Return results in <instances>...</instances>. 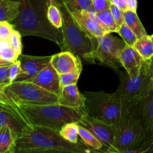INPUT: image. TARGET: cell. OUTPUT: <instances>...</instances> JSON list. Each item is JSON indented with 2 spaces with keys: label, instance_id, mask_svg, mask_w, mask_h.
<instances>
[{
  "label": "cell",
  "instance_id": "6",
  "mask_svg": "<svg viewBox=\"0 0 153 153\" xmlns=\"http://www.w3.org/2000/svg\"><path fill=\"white\" fill-rule=\"evenodd\" d=\"M120 79L114 97L123 105L131 106L148 95L153 88V76L149 62L143 64L140 73L130 76L126 70H116Z\"/></svg>",
  "mask_w": 153,
  "mask_h": 153
},
{
  "label": "cell",
  "instance_id": "37",
  "mask_svg": "<svg viewBox=\"0 0 153 153\" xmlns=\"http://www.w3.org/2000/svg\"><path fill=\"white\" fill-rule=\"evenodd\" d=\"M110 0H92L93 8L96 12H102L110 9Z\"/></svg>",
  "mask_w": 153,
  "mask_h": 153
},
{
  "label": "cell",
  "instance_id": "30",
  "mask_svg": "<svg viewBox=\"0 0 153 153\" xmlns=\"http://www.w3.org/2000/svg\"><path fill=\"white\" fill-rule=\"evenodd\" d=\"M82 66L78 67L76 70H73L71 72L59 75V82L61 88L64 86H67V85L77 84L79 76H80L81 73H82Z\"/></svg>",
  "mask_w": 153,
  "mask_h": 153
},
{
  "label": "cell",
  "instance_id": "38",
  "mask_svg": "<svg viewBox=\"0 0 153 153\" xmlns=\"http://www.w3.org/2000/svg\"><path fill=\"white\" fill-rule=\"evenodd\" d=\"M111 3L114 5L117 6L120 9H122L123 11L128 10L127 7V0H110Z\"/></svg>",
  "mask_w": 153,
  "mask_h": 153
},
{
  "label": "cell",
  "instance_id": "1",
  "mask_svg": "<svg viewBox=\"0 0 153 153\" xmlns=\"http://www.w3.org/2000/svg\"><path fill=\"white\" fill-rule=\"evenodd\" d=\"M95 151L90 149L82 141L72 143L60 134L59 131L39 126H27L18 136L14 152H64L88 153Z\"/></svg>",
  "mask_w": 153,
  "mask_h": 153
},
{
  "label": "cell",
  "instance_id": "2",
  "mask_svg": "<svg viewBox=\"0 0 153 153\" xmlns=\"http://www.w3.org/2000/svg\"><path fill=\"white\" fill-rule=\"evenodd\" d=\"M19 13L10 23L21 35L35 36L53 42L61 47L63 34L61 29L55 28L47 17L46 0H17Z\"/></svg>",
  "mask_w": 153,
  "mask_h": 153
},
{
  "label": "cell",
  "instance_id": "29",
  "mask_svg": "<svg viewBox=\"0 0 153 153\" xmlns=\"http://www.w3.org/2000/svg\"><path fill=\"white\" fill-rule=\"evenodd\" d=\"M47 17L49 22L55 28L61 29L63 25V15L59 6L55 4L48 5Z\"/></svg>",
  "mask_w": 153,
  "mask_h": 153
},
{
  "label": "cell",
  "instance_id": "24",
  "mask_svg": "<svg viewBox=\"0 0 153 153\" xmlns=\"http://www.w3.org/2000/svg\"><path fill=\"white\" fill-rule=\"evenodd\" d=\"M79 136L82 141L86 146L94 149L95 152H104V147L101 142L88 129L82 126L79 125Z\"/></svg>",
  "mask_w": 153,
  "mask_h": 153
},
{
  "label": "cell",
  "instance_id": "26",
  "mask_svg": "<svg viewBox=\"0 0 153 153\" xmlns=\"http://www.w3.org/2000/svg\"><path fill=\"white\" fill-rule=\"evenodd\" d=\"M79 124L76 122L65 124L59 131L61 135L67 141L72 143H78L79 141Z\"/></svg>",
  "mask_w": 153,
  "mask_h": 153
},
{
  "label": "cell",
  "instance_id": "45",
  "mask_svg": "<svg viewBox=\"0 0 153 153\" xmlns=\"http://www.w3.org/2000/svg\"><path fill=\"white\" fill-rule=\"evenodd\" d=\"M4 1V0H0V1Z\"/></svg>",
  "mask_w": 153,
  "mask_h": 153
},
{
  "label": "cell",
  "instance_id": "8",
  "mask_svg": "<svg viewBox=\"0 0 153 153\" xmlns=\"http://www.w3.org/2000/svg\"><path fill=\"white\" fill-rule=\"evenodd\" d=\"M6 93L20 105H41L58 103V96L28 82H16L4 87Z\"/></svg>",
  "mask_w": 153,
  "mask_h": 153
},
{
  "label": "cell",
  "instance_id": "11",
  "mask_svg": "<svg viewBox=\"0 0 153 153\" xmlns=\"http://www.w3.org/2000/svg\"><path fill=\"white\" fill-rule=\"evenodd\" d=\"M52 56H33L22 55L19 57L21 73L14 82H23L35 76L39 72L50 64Z\"/></svg>",
  "mask_w": 153,
  "mask_h": 153
},
{
  "label": "cell",
  "instance_id": "7",
  "mask_svg": "<svg viewBox=\"0 0 153 153\" xmlns=\"http://www.w3.org/2000/svg\"><path fill=\"white\" fill-rule=\"evenodd\" d=\"M83 94L85 97V108L88 114L107 123L117 125L123 105L114 94L86 91Z\"/></svg>",
  "mask_w": 153,
  "mask_h": 153
},
{
  "label": "cell",
  "instance_id": "25",
  "mask_svg": "<svg viewBox=\"0 0 153 153\" xmlns=\"http://www.w3.org/2000/svg\"><path fill=\"white\" fill-rule=\"evenodd\" d=\"M97 16L98 17L99 22L107 34L117 33L119 28L112 16L110 9L102 12H97Z\"/></svg>",
  "mask_w": 153,
  "mask_h": 153
},
{
  "label": "cell",
  "instance_id": "18",
  "mask_svg": "<svg viewBox=\"0 0 153 153\" xmlns=\"http://www.w3.org/2000/svg\"><path fill=\"white\" fill-rule=\"evenodd\" d=\"M7 126L18 136L22 134L27 126H29L23 120L7 109L0 110V126Z\"/></svg>",
  "mask_w": 153,
  "mask_h": 153
},
{
  "label": "cell",
  "instance_id": "40",
  "mask_svg": "<svg viewBox=\"0 0 153 153\" xmlns=\"http://www.w3.org/2000/svg\"><path fill=\"white\" fill-rule=\"evenodd\" d=\"M46 4L48 5H50V4H55V5H58V0H46Z\"/></svg>",
  "mask_w": 153,
  "mask_h": 153
},
{
  "label": "cell",
  "instance_id": "28",
  "mask_svg": "<svg viewBox=\"0 0 153 153\" xmlns=\"http://www.w3.org/2000/svg\"><path fill=\"white\" fill-rule=\"evenodd\" d=\"M19 57V54L10 47L8 40L0 39V58L1 60L12 63L18 60Z\"/></svg>",
  "mask_w": 153,
  "mask_h": 153
},
{
  "label": "cell",
  "instance_id": "27",
  "mask_svg": "<svg viewBox=\"0 0 153 153\" xmlns=\"http://www.w3.org/2000/svg\"><path fill=\"white\" fill-rule=\"evenodd\" d=\"M58 1L63 3L70 12L94 10L92 0H59Z\"/></svg>",
  "mask_w": 153,
  "mask_h": 153
},
{
  "label": "cell",
  "instance_id": "19",
  "mask_svg": "<svg viewBox=\"0 0 153 153\" xmlns=\"http://www.w3.org/2000/svg\"><path fill=\"white\" fill-rule=\"evenodd\" d=\"M17 137V134L9 126H0V153H13Z\"/></svg>",
  "mask_w": 153,
  "mask_h": 153
},
{
  "label": "cell",
  "instance_id": "34",
  "mask_svg": "<svg viewBox=\"0 0 153 153\" xmlns=\"http://www.w3.org/2000/svg\"><path fill=\"white\" fill-rule=\"evenodd\" d=\"M21 65L19 59L16 60L14 62H12L9 67V79L10 83H13L16 81L18 76L21 73Z\"/></svg>",
  "mask_w": 153,
  "mask_h": 153
},
{
  "label": "cell",
  "instance_id": "42",
  "mask_svg": "<svg viewBox=\"0 0 153 153\" xmlns=\"http://www.w3.org/2000/svg\"><path fill=\"white\" fill-rule=\"evenodd\" d=\"M149 66H150V69H151V70H152V76H153V58L151 59L150 62H149Z\"/></svg>",
  "mask_w": 153,
  "mask_h": 153
},
{
  "label": "cell",
  "instance_id": "4",
  "mask_svg": "<svg viewBox=\"0 0 153 153\" xmlns=\"http://www.w3.org/2000/svg\"><path fill=\"white\" fill-rule=\"evenodd\" d=\"M63 15V25L61 30L63 34L61 51H67L80 57L86 62L95 64L94 58V43L91 37L78 24L71 12L63 3L58 1Z\"/></svg>",
  "mask_w": 153,
  "mask_h": 153
},
{
  "label": "cell",
  "instance_id": "9",
  "mask_svg": "<svg viewBox=\"0 0 153 153\" xmlns=\"http://www.w3.org/2000/svg\"><path fill=\"white\" fill-rule=\"evenodd\" d=\"M94 58L96 62L119 70L122 67L120 55L126 46V43L111 34H105L99 37H94Z\"/></svg>",
  "mask_w": 153,
  "mask_h": 153
},
{
  "label": "cell",
  "instance_id": "44",
  "mask_svg": "<svg viewBox=\"0 0 153 153\" xmlns=\"http://www.w3.org/2000/svg\"><path fill=\"white\" fill-rule=\"evenodd\" d=\"M151 37H152V40H153V34H152V35H151Z\"/></svg>",
  "mask_w": 153,
  "mask_h": 153
},
{
  "label": "cell",
  "instance_id": "17",
  "mask_svg": "<svg viewBox=\"0 0 153 153\" xmlns=\"http://www.w3.org/2000/svg\"><path fill=\"white\" fill-rule=\"evenodd\" d=\"M58 96V103L61 105L70 108H85V97L83 94L80 93L77 84L61 88Z\"/></svg>",
  "mask_w": 153,
  "mask_h": 153
},
{
  "label": "cell",
  "instance_id": "12",
  "mask_svg": "<svg viewBox=\"0 0 153 153\" xmlns=\"http://www.w3.org/2000/svg\"><path fill=\"white\" fill-rule=\"evenodd\" d=\"M129 107L137 115L148 135H153V88L146 97Z\"/></svg>",
  "mask_w": 153,
  "mask_h": 153
},
{
  "label": "cell",
  "instance_id": "31",
  "mask_svg": "<svg viewBox=\"0 0 153 153\" xmlns=\"http://www.w3.org/2000/svg\"><path fill=\"white\" fill-rule=\"evenodd\" d=\"M117 33L121 37L122 40L125 42L126 44L128 46H134V43L138 39L134 31L125 22L119 27Z\"/></svg>",
  "mask_w": 153,
  "mask_h": 153
},
{
  "label": "cell",
  "instance_id": "16",
  "mask_svg": "<svg viewBox=\"0 0 153 153\" xmlns=\"http://www.w3.org/2000/svg\"><path fill=\"white\" fill-rule=\"evenodd\" d=\"M120 62L122 67H123L130 76H134L139 74L143 64L146 62L141 55L138 53L134 46L126 45L120 55Z\"/></svg>",
  "mask_w": 153,
  "mask_h": 153
},
{
  "label": "cell",
  "instance_id": "15",
  "mask_svg": "<svg viewBox=\"0 0 153 153\" xmlns=\"http://www.w3.org/2000/svg\"><path fill=\"white\" fill-rule=\"evenodd\" d=\"M50 64L59 75L69 73L82 66L80 57L67 51L52 55Z\"/></svg>",
  "mask_w": 153,
  "mask_h": 153
},
{
  "label": "cell",
  "instance_id": "13",
  "mask_svg": "<svg viewBox=\"0 0 153 153\" xmlns=\"http://www.w3.org/2000/svg\"><path fill=\"white\" fill-rule=\"evenodd\" d=\"M76 22L91 37H99L107 34L99 22L94 10L71 12Z\"/></svg>",
  "mask_w": 153,
  "mask_h": 153
},
{
  "label": "cell",
  "instance_id": "21",
  "mask_svg": "<svg viewBox=\"0 0 153 153\" xmlns=\"http://www.w3.org/2000/svg\"><path fill=\"white\" fill-rule=\"evenodd\" d=\"M124 20L125 23L132 30L134 34L137 35V38L146 35V29L142 24L137 11L127 10L124 11Z\"/></svg>",
  "mask_w": 153,
  "mask_h": 153
},
{
  "label": "cell",
  "instance_id": "14",
  "mask_svg": "<svg viewBox=\"0 0 153 153\" xmlns=\"http://www.w3.org/2000/svg\"><path fill=\"white\" fill-rule=\"evenodd\" d=\"M43 89L58 95L61 91L59 74L50 64L40 70L35 76L27 80Z\"/></svg>",
  "mask_w": 153,
  "mask_h": 153
},
{
  "label": "cell",
  "instance_id": "22",
  "mask_svg": "<svg viewBox=\"0 0 153 153\" xmlns=\"http://www.w3.org/2000/svg\"><path fill=\"white\" fill-rule=\"evenodd\" d=\"M0 105L8 110H10L12 113L14 114L19 118L23 120L27 124L30 126L29 123H28V120H27L26 117L25 116L24 113L22 112V109H21L20 105L18 104L17 102L14 101L8 94L6 93L5 90H4V87L0 86Z\"/></svg>",
  "mask_w": 153,
  "mask_h": 153
},
{
  "label": "cell",
  "instance_id": "3",
  "mask_svg": "<svg viewBox=\"0 0 153 153\" xmlns=\"http://www.w3.org/2000/svg\"><path fill=\"white\" fill-rule=\"evenodd\" d=\"M20 107L30 126H39L57 131H60L68 123H79L87 114L85 108L66 107L58 103L41 105H20Z\"/></svg>",
  "mask_w": 153,
  "mask_h": 153
},
{
  "label": "cell",
  "instance_id": "5",
  "mask_svg": "<svg viewBox=\"0 0 153 153\" xmlns=\"http://www.w3.org/2000/svg\"><path fill=\"white\" fill-rule=\"evenodd\" d=\"M148 136L131 107L123 105L122 114L115 126V137L111 153H134Z\"/></svg>",
  "mask_w": 153,
  "mask_h": 153
},
{
  "label": "cell",
  "instance_id": "10",
  "mask_svg": "<svg viewBox=\"0 0 153 153\" xmlns=\"http://www.w3.org/2000/svg\"><path fill=\"white\" fill-rule=\"evenodd\" d=\"M79 124L89 130L101 142L104 147V152L111 153L114 142V125L100 120L88 114L82 118Z\"/></svg>",
  "mask_w": 153,
  "mask_h": 153
},
{
  "label": "cell",
  "instance_id": "39",
  "mask_svg": "<svg viewBox=\"0 0 153 153\" xmlns=\"http://www.w3.org/2000/svg\"><path fill=\"white\" fill-rule=\"evenodd\" d=\"M127 7L129 10L137 11V0H127Z\"/></svg>",
  "mask_w": 153,
  "mask_h": 153
},
{
  "label": "cell",
  "instance_id": "35",
  "mask_svg": "<svg viewBox=\"0 0 153 153\" xmlns=\"http://www.w3.org/2000/svg\"><path fill=\"white\" fill-rule=\"evenodd\" d=\"M10 64L0 66V86L7 87L11 84L9 79V67Z\"/></svg>",
  "mask_w": 153,
  "mask_h": 153
},
{
  "label": "cell",
  "instance_id": "36",
  "mask_svg": "<svg viewBox=\"0 0 153 153\" xmlns=\"http://www.w3.org/2000/svg\"><path fill=\"white\" fill-rule=\"evenodd\" d=\"M13 30V26L10 22L4 21L0 22V39L7 40Z\"/></svg>",
  "mask_w": 153,
  "mask_h": 153
},
{
  "label": "cell",
  "instance_id": "33",
  "mask_svg": "<svg viewBox=\"0 0 153 153\" xmlns=\"http://www.w3.org/2000/svg\"><path fill=\"white\" fill-rule=\"evenodd\" d=\"M110 10L117 25L119 28L122 24L125 22V20H124V11L122 9H120L117 6L114 5L113 4H111Z\"/></svg>",
  "mask_w": 153,
  "mask_h": 153
},
{
  "label": "cell",
  "instance_id": "32",
  "mask_svg": "<svg viewBox=\"0 0 153 153\" xmlns=\"http://www.w3.org/2000/svg\"><path fill=\"white\" fill-rule=\"evenodd\" d=\"M22 37L20 33L17 30L14 29L12 31L11 34L9 36L8 43L10 47L13 49L16 52H17L19 55L22 54Z\"/></svg>",
  "mask_w": 153,
  "mask_h": 153
},
{
  "label": "cell",
  "instance_id": "23",
  "mask_svg": "<svg viewBox=\"0 0 153 153\" xmlns=\"http://www.w3.org/2000/svg\"><path fill=\"white\" fill-rule=\"evenodd\" d=\"M134 48L146 62H150L153 58V40L151 35L143 36L137 39Z\"/></svg>",
  "mask_w": 153,
  "mask_h": 153
},
{
  "label": "cell",
  "instance_id": "20",
  "mask_svg": "<svg viewBox=\"0 0 153 153\" xmlns=\"http://www.w3.org/2000/svg\"><path fill=\"white\" fill-rule=\"evenodd\" d=\"M19 2L17 0L0 1V22H11L19 13Z\"/></svg>",
  "mask_w": 153,
  "mask_h": 153
},
{
  "label": "cell",
  "instance_id": "41",
  "mask_svg": "<svg viewBox=\"0 0 153 153\" xmlns=\"http://www.w3.org/2000/svg\"><path fill=\"white\" fill-rule=\"evenodd\" d=\"M10 64V63H9V62H7V61H3V60H1V58H0V66L6 65V64Z\"/></svg>",
  "mask_w": 153,
  "mask_h": 153
},
{
  "label": "cell",
  "instance_id": "43",
  "mask_svg": "<svg viewBox=\"0 0 153 153\" xmlns=\"http://www.w3.org/2000/svg\"><path fill=\"white\" fill-rule=\"evenodd\" d=\"M1 109H7V110H8V109L7 108H6L5 107H4V106H2V105H0V110H1ZM10 111V110H9Z\"/></svg>",
  "mask_w": 153,
  "mask_h": 153
}]
</instances>
